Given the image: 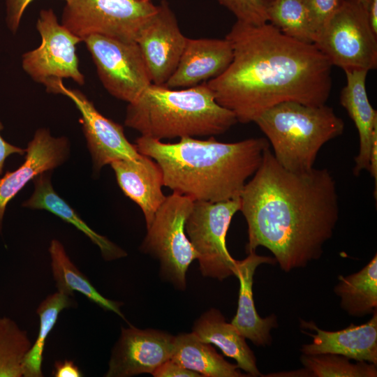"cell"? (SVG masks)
<instances>
[{"label":"cell","mask_w":377,"mask_h":377,"mask_svg":"<svg viewBox=\"0 0 377 377\" xmlns=\"http://www.w3.org/2000/svg\"><path fill=\"white\" fill-rule=\"evenodd\" d=\"M268 23L286 36L306 43H313L315 34L303 0H270Z\"/></svg>","instance_id":"4316f807"},{"label":"cell","mask_w":377,"mask_h":377,"mask_svg":"<svg viewBox=\"0 0 377 377\" xmlns=\"http://www.w3.org/2000/svg\"><path fill=\"white\" fill-rule=\"evenodd\" d=\"M49 252L57 291L73 297L75 291L78 292L104 310L111 311L125 320L121 311L123 303L109 300L99 293L87 277L71 260L59 241H51Z\"/></svg>","instance_id":"cb8c5ba5"},{"label":"cell","mask_w":377,"mask_h":377,"mask_svg":"<svg viewBox=\"0 0 377 377\" xmlns=\"http://www.w3.org/2000/svg\"><path fill=\"white\" fill-rule=\"evenodd\" d=\"M3 126L0 121V177L2 175L6 159L12 154H25V149L16 147L6 142L1 135V131Z\"/></svg>","instance_id":"e575fe53"},{"label":"cell","mask_w":377,"mask_h":377,"mask_svg":"<svg viewBox=\"0 0 377 377\" xmlns=\"http://www.w3.org/2000/svg\"><path fill=\"white\" fill-rule=\"evenodd\" d=\"M33 0H6V22L13 33L17 30L22 17Z\"/></svg>","instance_id":"1f68e13d"},{"label":"cell","mask_w":377,"mask_h":377,"mask_svg":"<svg viewBox=\"0 0 377 377\" xmlns=\"http://www.w3.org/2000/svg\"><path fill=\"white\" fill-rule=\"evenodd\" d=\"M232 59L230 42L216 38H187L178 65L164 84L170 89H184L220 75Z\"/></svg>","instance_id":"e0dca14e"},{"label":"cell","mask_w":377,"mask_h":377,"mask_svg":"<svg viewBox=\"0 0 377 377\" xmlns=\"http://www.w3.org/2000/svg\"><path fill=\"white\" fill-rule=\"evenodd\" d=\"M276 263L274 258L260 256L255 251H251L244 260H237L234 270V275L239 281V290L237 313L231 323L245 339H249L257 346L270 345V332L278 324L274 314L265 318L259 316L253 295V276L259 265H274Z\"/></svg>","instance_id":"d6986e66"},{"label":"cell","mask_w":377,"mask_h":377,"mask_svg":"<svg viewBox=\"0 0 377 377\" xmlns=\"http://www.w3.org/2000/svg\"><path fill=\"white\" fill-rule=\"evenodd\" d=\"M32 343L11 318L0 317V377H22L24 356Z\"/></svg>","instance_id":"83f0119b"},{"label":"cell","mask_w":377,"mask_h":377,"mask_svg":"<svg viewBox=\"0 0 377 377\" xmlns=\"http://www.w3.org/2000/svg\"><path fill=\"white\" fill-rule=\"evenodd\" d=\"M193 200L176 193L166 196L156 211L140 246L160 263L161 277L176 288H186V274L197 253L185 232V223Z\"/></svg>","instance_id":"8992f818"},{"label":"cell","mask_w":377,"mask_h":377,"mask_svg":"<svg viewBox=\"0 0 377 377\" xmlns=\"http://www.w3.org/2000/svg\"><path fill=\"white\" fill-rule=\"evenodd\" d=\"M147 1V0H146Z\"/></svg>","instance_id":"f35d334b"},{"label":"cell","mask_w":377,"mask_h":377,"mask_svg":"<svg viewBox=\"0 0 377 377\" xmlns=\"http://www.w3.org/2000/svg\"><path fill=\"white\" fill-rule=\"evenodd\" d=\"M334 291L340 297L341 307L350 316L374 313L377 307V256L359 272L339 276Z\"/></svg>","instance_id":"d4e9b609"},{"label":"cell","mask_w":377,"mask_h":377,"mask_svg":"<svg viewBox=\"0 0 377 377\" xmlns=\"http://www.w3.org/2000/svg\"><path fill=\"white\" fill-rule=\"evenodd\" d=\"M134 145L158 164L164 186L193 201L216 202L240 197L270 145L266 138L222 142L187 137L165 143L141 135Z\"/></svg>","instance_id":"3957f363"},{"label":"cell","mask_w":377,"mask_h":377,"mask_svg":"<svg viewBox=\"0 0 377 377\" xmlns=\"http://www.w3.org/2000/svg\"><path fill=\"white\" fill-rule=\"evenodd\" d=\"M25 151L24 162L0 177V231L8 202L29 182L64 163L68 157L70 145L66 138H55L48 129L39 128Z\"/></svg>","instance_id":"9a60e30c"},{"label":"cell","mask_w":377,"mask_h":377,"mask_svg":"<svg viewBox=\"0 0 377 377\" xmlns=\"http://www.w3.org/2000/svg\"><path fill=\"white\" fill-rule=\"evenodd\" d=\"M300 361L309 376L376 377V364L367 362L352 363L350 359L337 354H302Z\"/></svg>","instance_id":"f1b7e54d"},{"label":"cell","mask_w":377,"mask_h":377,"mask_svg":"<svg viewBox=\"0 0 377 377\" xmlns=\"http://www.w3.org/2000/svg\"><path fill=\"white\" fill-rule=\"evenodd\" d=\"M40 45L22 56L24 71L48 91L58 81L71 78L78 84L84 83L79 69L76 45L82 40L58 22L52 9L42 10L36 22Z\"/></svg>","instance_id":"30bf717a"},{"label":"cell","mask_w":377,"mask_h":377,"mask_svg":"<svg viewBox=\"0 0 377 377\" xmlns=\"http://www.w3.org/2000/svg\"><path fill=\"white\" fill-rule=\"evenodd\" d=\"M303 1L309 13L316 40V38L320 30L339 9L343 0Z\"/></svg>","instance_id":"4dcf8cb0"},{"label":"cell","mask_w":377,"mask_h":377,"mask_svg":"<svg viewBox=\"0 0 377 377\" xmlns=\"http://www.w3.org/2000/svg\"><path fill=\"white\" fill-rule=\"evenodd\" d=\"M229 10L237 21L261 24L268 22L267 8L270 0H216Z\"/></svg>","instance_id":"f546056e"},{"label":"cell","mask_w":377,"mask_h":377,"mask_svg":"<svg viewBox=\"0 0 377 377\" xmlns=\"http://www.w3.org/2000/svg\"><path fill=\"white\" fill-rule=\"evenodd\" d=\"M61 24L82 40L98 34L136 40L156 11L151 0H64Z\"/></svg>","instance_id":"ba28073f"},{"label":"cell","mask_w":377,"mask_h":377,"mask_svg":"<svg viewBox=\"0 0 377 377\" xmlns=\"http://www.w3.org/2000/svg\"><path fill=\"white\" fill-rule=\"evenodd\" d=\"M52 374L54 377H82L80 368L71 360L56 361Z\"/></svg>","instance_id":"836d02e7"},{"label":"cell","mask_w":377,"mask_h":377,"mask_svg":"<svg viewBox=\"0 0 377 377\" xmlns=\"http://www.w3.org/2000/svg\"><path fill=\"white\" fill-rule=\"evenodd\" d=\"M48 92L68 97L79 110L87 147L96 171L116 161L136 160L141 156L135 145L126 138L122 126L102 115L81 91L67 88L62 81H58Z\"/></svg>","instance_id":"7c38bea8"},{"label":"cell","mask_w":377,"mask_h":377,"mask_svg":"<svg viewBox=\"0 0 377 377\" xmlns=\"http://www.w3.org/2000/svg\"><path fill=\"white\" fill-rule=\"evenodd\" d=\"M240 207V197L216 202H193L185 232L204 276L223 281L234 275L237 260L230 254L226 238L231 220Z\"/></svg>","instance_id":"9c48e42d"},{"label":"cell","mask_w":377,"mask_h":377,"mask_svg":"<svg viewBox=\"0 0 377 377\" xmlns=\"http://www.w3.org/2000/svg\"><path fill=\"white\" fill-rule=\"evenodd\" d=\"M175 336L154 329L121 327L108 363L106 377H129L152 373L171 358Z\"/></svg>","instance_id":"4fadbf2b"},{"label":"cell","mask_w":377,"mask_h":377,"mask_svg":"<svg viewBox=\"0 0 377 377\" xmlns=\"http://www.w3.org/2000/svg\"><path fill=\"white\" fill-rule=\"evenodd\" d=\"M151 375L154 377H202L200 374L184 367L172 359L161 364Z\"/></svg>","instance_id":"d6a6232c"},{"label":"cell","mask_w":377,"mask_h":377,"mask_svg":"<svg viewBox=\"0 0 377 377\" xmlns=\"http://www.w3.org/2000/svg\"><path fill=\"white\" fill-rule=\"evenodd\" d=\"M83 42L91 55L101 83L114 97L131 103L151 84L136 42L98 34L90 35Z\"/></svg>","instance_id":"8fae6325"},{"label":"cell","mask_w":377,"mask_h":377,"mask_svg":"<svg viewBox=\"0 0 377 377\" xmlns=\"http://www.w3.org/2000/svg\"><path fill=\"white\" fill-rule=\"evenodd\" d=\"M371 176L375 179V195L377 188V131L374 133L369 157V166L368 170Z\"/></svg>","instance_id":"d590c367"},{"label":"cell","mask_w":377,"mask_h":377,"mask_svg":"<svg viewBox=\"0 0 377 377\" xmlns=\"http://www.w3.org/2000/svg\"><path fill=\"white\" fill-rule=\"evenodd\" d=\"M366 11L370 26L377 34V0H370Z\"/></svg>","instance_id":"8d00e7d4"},{"label":"cell","mask_w":377,"mask_h":377,"mask_svg":"<svg viewBox=\"0 0 377 377\" xmlns=\"http://www.w3.org/2000/svg\"><path fill=\"white\" fill-rule=\"evenodd\" d=\"M226 38L232 49V61L206 83L237 122H254L264 111L286 101L326 104L332 65L313 43L288 37L268 22L237 21Z\"/></svg>","instance_id":"7a4b0ae2"},{"label":"cell","mask_w":377,"mask_h":377,"mask_svg":"<svg viewBox=\"0 0 377 377\" xmlns=\"http://www.w3.org/2000/svg\"><path fill=\"white\" fill-rule=\"evenodd\" d=\"M184 367L204 377H244L237 364L226 361L211 343L199 339L193 332L175 336L171 357Z\"/></svg>","instance_id":"603a6c76"},{"label":"cell","mask_w":377,"mask_h":377,"mask_svg":"<svg viewBox=\"0 0 377 377\" xmlns=\"http://www.w3.org/2000/svg\"><path fill=\"white\" fill-rule=\"evenodd\" d=\"M346 83L340 93V104L347 111L357 130L360 148L355 157L353 172L360 176L362 170H368L372 138L377 131V112L371 106L366 90L368 71L345 72Z\"/></svg>","instance_id":"ffe728a7"},{"label":"cell","mask_w":377,"mask_h":377,"mask_svg":"<svg viewBox=\"0 0 377 377\" xmlns=\"http://www.w3.org/2000/svg\"><path fill=\"white\" fill-rule=\"evenodd\" d=\"M313 44L331 64L344 72L377 67V34L358 0H343Z\"/></svg>","instance_id":"52a82bcc"},{"label":"cell","mask_w":377,"mask_h":377,"mask_svg":"<svg viewBox=\"0 0 377 377\" xmlns=\"http://www.w3.org/2000/svg\"><path fill=\"white\" fill-rule=\"evenodd\" d=\"M33 180L34 191L32 195L23 202V207L47 210L65 222L73 225L98 246L105 260H112L127 256L124 250L107 237L93 230L76 212L55 192L51 184L49 172L42 173Z\"/></svg>","instance_id":"7402d4cb"},{"label":"cell","mask_w":377,"mask_h":377,"mask_svg":"<svg viewBox=\"0 0 377 377\" xmlns=\"http://www.w3.org/2000/svg\"><path fill=\"white\" fill-rule=\"evenodd\" d=\"M110 165L121 191L142 209L149 228L166 198L162 191L163 177L160 166L143 154L136 160H119Z\"/></svg>","instance_id":"ac0fdd59"},{"label":"cell","mask_w":377,"mask_h":377,"mask_svg":"<svg viewBox=\"0 0 377 377\" xmlns=\"http://www.w3.org/2000/svg\"><path fill=\"white\" fill-rule=\"evenodd\" d=\"M254 122L272 145L276 161L295 172L313 169L322 147L344 130L343 119L332 108L296 101L274 105Z\"/></svg>","instance_id":"5b68a950"},{"label":"cell","mask_w":377,"mask_h":377,"mask_svg":"<svg viewBox=\"0 0 377 377\" xmlns=\"http://www.w3.org/2000/svg\"><path fill=\"white\" fill-rule=\"evenodd\" d=\"M240 201L248 226L246 253L265 247L286 272L320 258L339 219L337 184L330 171H289L269 147Z\"/></svg>","instance_id":"6da1fadb"},{"label":"cell","mask_w":377,"mask_h":377,"mask_svg":"<svg viewBox=\"0 0 377 377\" xmlns=\"http://www.w3.org/2000/svg\"><path fill=\"white\" fill-rule=\"evenodd\" d=\"M358 1L366 8L370 0H358Z\"/></svg>","instance_id":"74e56055"},{"label":"cell","mask_w":377,"mask_h":377,"mask_svg":"<svg viewBox=\"0 0 377 377\" xmlns=\"http://www.w3.org/2000/svg\"><path fill=\"white\" fill-rule=\"evenodd\" d=\"M75 306L76 302L73 299V296L59 291L48 295L40 302L36 310L39 316L38 336L24 356L22 363L23 376H43L42 364L47 337L54 327L60 312Z\"/></svg>","instance_id":"484cf974"},{"label":"cell","mask_w":377,"mask_h":377,"mask_svg":"<svg viewBox=\"0 0 377 377\" xmlns=\"http://www.w3.org/2000/svg\"><path fill=\"white\" fill-rule=\"evenodd\" d=\"M237 122L235 114L216 101L206 82L184 89L151 83L128 103L124 121L141 135L158 140L214 136Z\"/></svg>","instance_id":"277c9868"},{"label":"cell","mask_w":377,"mask_h":377,"mask_svg":"<svg viewBox=\"0 0 377 377\" xmlns=\"http://www.w3.org/2000/svg\"><path fill=\"white\" fill-rule=\"evenodd\" d=\"M303 329L314 330L316 334L304 332L312 337V342L302 346V354H337L377 365V311L366 323L338 331H326L318 327L313 321L300 320Z\"/></svg>","instance_id":"2e32d148"},{"label":"cell","mask_w":377,"mask_h":377,"mask_svg":"<svg viewBox=\"0 0 377 377\" xmlns=\"http://www.w3.org/2000/svg\"><path fill=\"white\" fill-rule=\"evenodd\" d=\"M192 332L202 341L217 346L224 355L234 359L239 369L249 376H262L245 338L231 323L226 321L219 310L212 308L202 313L195 321Z\"/></svg>","instance_id":"44dd1931"},{"label":"cell","mask_w":377,"mask_h":377,"mask_svg":"<svg viewBox=\"0 0 377 377\" xmlns=\"http://www.w3.org/2000/svg\"><path fill=\"white\" fill-rule=\"evenodd\" d=\"M187 38L168 3L163 1L136 40L152 84L167 82L178 65Z\"/></svg>","instance_id":"5bb4252c"}]
</instances>
